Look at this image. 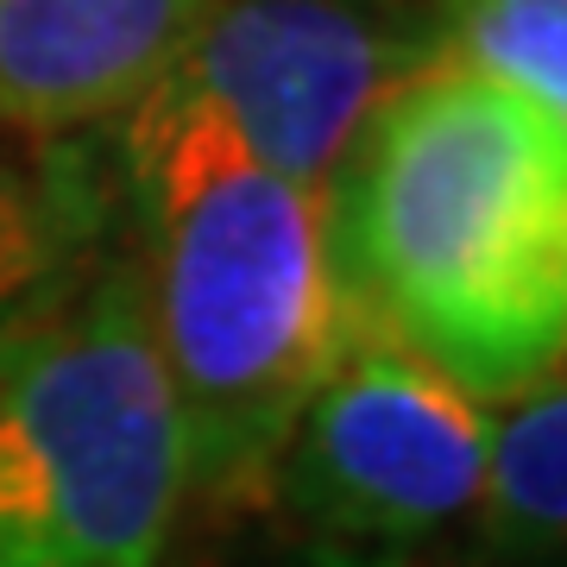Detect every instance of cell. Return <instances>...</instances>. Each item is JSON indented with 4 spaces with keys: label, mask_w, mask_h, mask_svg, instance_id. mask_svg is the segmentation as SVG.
Segmentation results:
<instances>
[{
    "label": "cell",
    "mask_w": 567,
    "mask_h": 567,
    "mask_svg": "<svg viewBox=\"0 0 567 567\" xmlns=\"http://www.w3.org/2000/svg\"><path fill=\"white\" fill-rule=\"evenodd\" d=\"M215 0H0V126L76 133L158 89Z\"/></svg>",
    "instance_id": "cell-6"
},
{
    "label": "cell",
    "mask_w": 567,
    "mask_h": 567,
    "mask_svg": "<svg viewBox=\"0 0 567 567\" xmlns=\"http://www.w3.org/2000/svg\"><path fill=\"white\" fill-rule=\"evenodd\" d=\"M442 58V20L404 0H215L177 76L278 177L322 189L372 107Z\"/></svg>",
    "instance_id": "cell-5"
},
{
    "label": "cell",
    "mask_w": 567,
    "mask_h": 567,
    "mask_svg": "<svg viewBox=\"0 0 567 567\" xmlns=\"http://www.w3.org/2000/svg\"><path fill=\"white\" fill-rule=\"evenodd\" d=\"M442 51L567 121V0H454Z\"/></svg>",
    "instance_id": "cell-9"
},
{
    "label": "cell",
    "mask_w": 567,
    "mask_h": 567,
    "mask_svg": "<svg viewBox=\"0 0 567 567\" xmlns=\"http://www.w3.org/2000/svg\"><path fill=\"white\" fill-rule=\"evenodd\" d=\"M328 240L353 322L492 404L561 365L567 121L442 51L347 145Z\"/></svg>",
    "instance_id": "cell-1"
},
{
    "label": "cell",
    "mask_w": 567,
    "mask_h": 567,
    "mask_svg": "<svg viewBox=\"0 0 567 567\" xmlns=\"http://www.w3.org/2000/svg\"><path fill=\"white\" fill-rule=\"evenodd\" d=\"M189 498L133 271L0 353V567H164Z\"/></svg>",
    "instance_id": "cell-3"
},
{
    "label": "cell",
    "mask_w": 567,
    "mask_h": 567,
    "mask_svg": "<svg viewBox=\"0 0 567 567\" xmlns=\"http://www.w3.org/2000/svg\"><path fill=\"white\" fill-rule=\"evenodd\" d=\"M480 536L498 555L536 561L567 524V385L561 365L486 404V473H480Z\"/></svg>",
    "instance_id": "cell-7"
},
{
    "label": "cell",
    "mask_w": 567,
    "mask_h": 567,
    "mask_svg": "<svg viewBox=\"0 0 567 567\" xmlns=\"http://www.w3.org/2000/svg\"><path fill=\"white\" fill-rule=\"evenodd\" d=\"M126 189L133 290L177 404L189 492H259L353 334L328 196L252 158L177 70L126 107Z\"/></svg>",
    "instance_id": "cell-2"
},
{
    "label": "cell",
    "mask_w": 567,
    "mask_h": 567,
    "mask_svg": "<svg viewBox=\"0 0 567 567\" xmlns=\"http://www.w3.org/2000/svg\"><path fill=\"white\" fill-rule=\"evenodd\" d=\"M480 473L486 404L385 328L353 322L271 480L341 567H398L473 517Z\"/></svg>",
    "instance_id": "cell-4"
},
{
    "label": "cell",
    "mask_w": 567,
    "mask_h": 567,
    "mask_svg": "<svg viewBox=\"0 0 567 567\" xmlns=\"http://www.w3.org/2000/svg\"><path fill=\"white\" fill-rule=\"evenodd\" d=\"M82 221V203H70L58 183L0 171V353L76 297Z\"/></svg>",
    "instance_id": "cell-8"
}]
</instances>
